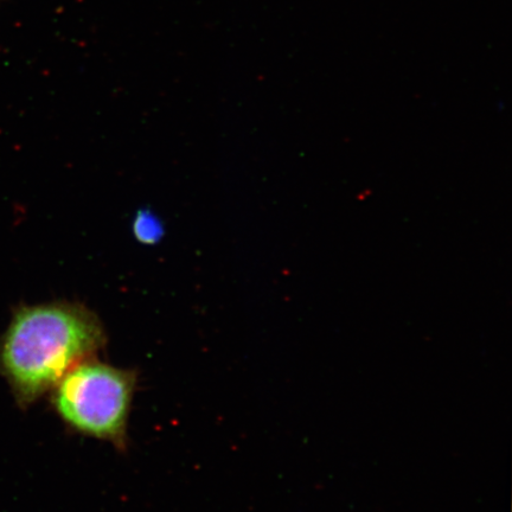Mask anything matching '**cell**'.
<instances>
[{
  "instance_id": "1",
  "label": "cell",
  "mask_w": 512,
  "mask_h": 512,
  "mask_svg": "<svg viewBox=\"0 0 512 512\" xmlns=\"http://www.w3.org/2000/svg\"><path fill=\"white\" fill-rule=\"evenodd\" d=\"M106 343L104 324L83 304L22 306L0 339V373L19 405L29 407Z\"/></svg>"
},
{
  "instance_id": "3",
  "label": "cell",
  "mask_w": 512,
  "mask_h": 512,
  "mask_svg": "<svg viewBox=\"0 0 512 512\" xmlns=\"http://www.w3.org/2000/svg\"><path fill=\"white\" fill-rule=\"evenodd\" d=\"M133 235L143 245H156L162 240L164 235V227L159 217L150 210H140L134 216Z\"/></svg>"
},
{
  "instance_id": "2",
  "label": "cell",
  "mask_w": 512,
  "mask_h": 512,
  "mask_svg": "<svg viewBox=\"0 0 512 512\" xmlns=\"http://www.w3.org/2000/svg\"><path fill=\"white\" fill-rule=\"evenodd\" d=\"M137 381L136 371L89 358L62 377L51 402L70 431L124 450Z\"/></svg>"
}]
</instances>
